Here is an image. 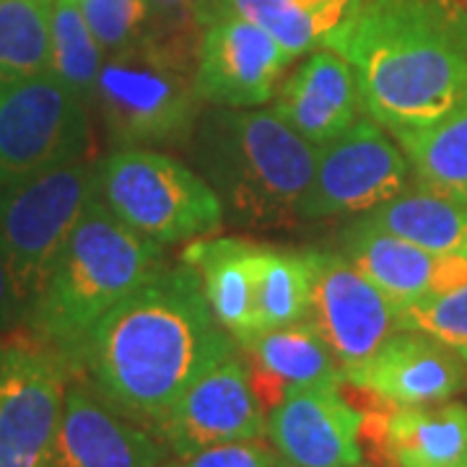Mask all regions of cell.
I'll return each instance as SVG.
<instances>
[{
	"label": "cell",
	"mask_w": 467,
	"mask_h": 467,
	"mask_svg": "<svg viewBox=\"0 0 467 467\" xmlns=\"http://www.w3.org/2000/svg\"><path fill=\"white\" fill-rule=\"evenodd\" d=\"M236 353L187 263L161 265L97 322L73 361L119 416L156 431L201 374Z\"/></svg>",
	"instance_id": "1"
},
{
	"label": "cell",
	"mask_w": 467,
	"mask_h": 467,
	"mask_svg": "<svg viewBox=\"0 0 467 467\" xmlns=\"http://www.w3.org/2000/svg\"><path fill=\"white\" fill-rule=\"evenodd\" d=\"M353 70L361 109L384 130H420L467 101V55L423 0H367L333 47Z\"/></svg>",
	"instance_id": "2"
},
{
	"label": "cell",
	"mask_w": 467,
	"mask_h": 467,
	"mask_svg": "<svg viewBox=\"0 0 467 467\" xmlns=\"http://www.w3.org/2000/svg\"><path fill=\"white\" fill-rule=\"evenodd\" d=\"M192 159L223 213L250 229H284L299 218L319 146L275 112L213 107L192 130Z\"/></svg>",
	"instance_id": "3"
},
{
	"label": "cell",
	"mask_w": 467,
	"mask_h": 467,
	"mask_svg": "<svg viewBox=\"0 0 467 467\" xmlns=\"http://www.w3.org/2000/svg\"><path fill=\"white\" fill-rule=\"evenodd\" d=\"M161 265V244L119 221L97 190L57 252L24 325L73 367L97 322Z\"/></svg>",
	"instance_id": "4"
},
{
	"label": "cell",
	"mask_w": 467,
	"mask_h": 467,
	"mask_svg": "<svg viewBox=\"0 0 467 467\" xmlns=\"http://www.w3.org/2000/svg\"><path fill=\"white\" fill-rule=\"evenodd\" d=\"M94 101L119 149L184 143L202 104L195 70L180 52L138 42L101 66Z\"/></svg>",
	"instance_id": "5"
},
{
	"label": "cell",
	"mask_w": 467,
	"mask_h": 467,
	"mask_svg": "<svg viewBox=\"0 0 467 467\" xmlns=\"http://www.w3.org/2000/svg\"><path fill=\"white\" fill-rule=\"evenodd\" d=\"M97 190L119 221L161 247L211 236L223 223L216 190L161 150L117 149L99 161Z\"/></svg>",
	"instance_id": "6"
},
{
	"label": "cell",
	"mask_w": 467,
	"mask_h": 467,
	"mask_svg": "<svg viewBox=\"0 0 467 467\" xmlns=\"http://www.w3.org/2000/svg\"><path fill=\"white\" fill-rule=\"evenodd\" d=\"M97 184L99 164L81 159L0 190V244L26 312Z\"/></svg>",
	"instance_id": "7"
},
{
	"label": "cell",
	"mask_w": 467,
	"mask_h": 467,
	"mask_svg": "<svg viewBox=\"0 0 467 467\" xmlns=\"http://www.w3.org/2000/svg\"><path fill=\"white\" fill-rule=\"evenodd\" d=\"M88 143V104L52 70L0 86V187L81 161Z\"/></svg>",
	"instance_id": "8"
},
{
	"label": "cell",
	"mask_w": 467,
	"mask_h": 467,
	"mask_svg": "<svg viewBox=\"0 0 467 467\" xmlns=\"http://www.w3.org/2000/svg\"><path fill=\"white\" fill-rule=\"evenodd\" d=\"M66 358L29 330L0 350V467H55L66 389Z\"/></svg>",
	"instance_id": "9"
},
{
	"label": "cell",
	"mask_w": 467,
	"mask_h": 467,
	"mask_svg": "<svg viewBox=\"0 0 467 467\" xmlns=\"http://www.w3.org/2000/svg\"><path fill=\"white\" fill-rule=\"evenodd\" d=\"M410 164L371 117H358L348 130L319 146L317 167L299 205L301 221L356 216L379 208L408 190Z\"/></svg>",
	"instance_id": "10"
},
{
	"label": "cell",
	"mask_w": 467,
	"mask_h": 467,
	"mask_svg": "<svg viewBox=\"0 0 467 467\" xmlns=\"http://www.w3.org/2000/svg\"><path fill=\"white\" fill-rule=\"evenodd\" d=\"M202 34L198 42L195 88L202 101L226 109H250L275 97L294 55L250 18L198 5Z\"/></svg>",
	"instance_id": "11"
},
{
	"label": "cell",
	"mask_w": 467,
	"mask_h": 467,
	"mask_svg": "<svg viewBox=\"0 0 467 467\" xmlns=\"http://www.w3.org/2000/svg\"><path fill=\"white\" fill-rule=\"evenodd\" d=\"M312 265L309 319L346 374L367 364L398 330V309L343 252L306 250Z\"/></svg>",
	"instance_id": "12"
},
{
	"label": "cell",
	"mask_w": 467,
	"mask_h": 467,
	"mask_svg": "<svg viewBox=\"0 0 467 467\" xmlns=\"http://www.w3.org/2000/svg\"><path fill=\"white\" fill-rule=\"evenodd\" d=\"M171 454L252 441L267 434L265 408L252 387L250 367L232 353L201 374L153 431Z\"/></svg>",
	"instance_id": "13"
},
{
	"label": "cell",
	"mask_w": 467,
	"mask_h": 467,
	"mask_svg": "<svg viewBox=\"0 0 467 467\" xmlns=\"http://www.w3.org/2000/svg\"><path fill=\"white\" fill-rule=\"evenodd\" d=\"M343 384H353L392 408H420L460 395L467 367L441 340L398 327L367 364L346 374Z\"/></svg>",
	"instance_id": "14"
},
{
	"label": "cell",
	"mask_w": 467,
	"mask_h": 467,
	"mask_svg": "<svg viewBox=\"0 0 467 467\" xmlns=\"http://www.w3.org/2000/svg\"><path fill=\"white\" fill-rule=\"evenodd\" d=\"M361 451L371 467H467V405L361 408Z\"/></svg>",
	"instance_id": "15"
},
{
	"label": "cell",
	"mask_w": 467,
	"mask_h": 467,
	"mask_svg": "<svg viewBox=\"0 0 467 467\" xmlns=\"http://www.w3.org/2000/svg\"><path fill=\"white\" fill-rule=\"evenodd\" d=\"M267 436L294 467H350L364 462L361 410L340 387L288 392L267 416Z\"/></svg>",
	"instance_id": "16"
},
{
	"label": "cell",
	"mask_w": 467,
	"mask_h": 467,
	"mask_svg": "<svg viewBox=\"0 0 467 467\" xmlns=\"http://www.w3.org/2000/svg\"><path fill=\"white\" fill-rule=\"evenodd\" d=\"M164 460L159 436L119 416L81 377H70L55 467H161Z\"/></svg>",
	"instance_id": "17"
},
{
	"label": "cell",
	"mask_w": 467,
	"mask_h": 467,
	"mask_svg": "<svg viewBox=\"0 0 467 467\" xmlns=\"http://www.w3.org/2000/svg\"><path fill=\"white\" fill-rule=\"evenodd\" d=\"M343 254L392 301L398 312L467 284V257L434 254L371 226L364 218L343 232Z\"/></svg>",
	"instance_id": "18"
},
{
	"label": "cell",
	"mask_w": 467,
	"mask_h": 467,
	"mask_svg": "<svg viewBox=\"0 0 467 467\" xmlns=\"http://www.w3.org/2000/svg\"><path fill=\"white\" fill-rule=\"evenodd\" d=\"M273 99V112L315 146H325L346 133L364 112L356 76L333 50L312 52Z\"/></svg>",
	"instance_id": "19"
},
{
	"label": "cell",
	"mask_w": 467,
	"mask_h": 467,
	"mask_svg": "<svg viewBox=\"0 0 467 467\" xmlns=\"http://www.w3.org/2000/svg\"><path fill=\"white\" fill-rule=\"evenodd\" d=\"M242 350L257 400L270 410L294 389L343 384V367L312 319L265 330Z\"/></svg>",
	"instance_id": "20"
},
{
	"label": "cell",
	"mask_w": 467,
	"mask_h": 467,
	"mask_svg": "<svg viewBox=\"0 0 467 467\" xmlns=\"http://www.w3.org/2000/svg\"><path fill=\"white\" fill-rule=\"evenodd\" d=\"M252 252L254 242L239 236H201L182 252L184 263L201 278L213 317L242 348L260 335Z\"/></svg>",
	"instance_id": "21"
},
{
	"label": "cell",
	"mask_w": 467,
	"mask_h": 467,
	"mask_svg": "<svg viewBox=\"0 0 467 467\" xmlns=\"http://www.w3.org/2000/svg\"><path fill=\"white\" fill-rule=\"evenodd\" d=\"M198 5L250 18L299 57L315 50H333L364 11L367 0H202Z\"/></svg>",
	"instance_id": "22"
},
{
	"label": "cell",
	"mask_w": 467,
	"mask_h": 467,
	"mask_svg": "<svg viewBox=\"0 0 467 467\" xmlns=\"http://www.w3.org/2000/svg\"><path fill=\"white\" fill-rule=\"evenodd\" d=\"M364 221L434 254L467 257V202L462 201L418 187L368 211Z\"/></svg>",
	"instance_id": "23"
},
{
	"label": "cell",
	"mask_w": 467,
	"mask_h": 467,
	"mask_svg": "<svg viewBox=\"0 0 467 467\" xmlns=\"http://www.w3.org/2000/svg\"><path fill=\"white\" fill-rule=\"evenodd\" d=\"M392 135L418 187L467 202V101L429 128Z\"/></svg>",
	"instance_id": "24"
},
{
	"label": "cell",
	"mask_w": 467,
	"mask_h": 467,
	"mask_svg": "<svg viewBox=\"0 0 467 467\" xmlns=\"http://www.w3.org/2000/svg\"><path fill=\"white\" fill-rule=\"evenodd\" d=\"M254 315L260 333L309 319L312 265L306 250L254 244Z\"/></svg>",
	"instance_id": "25"
},
{
	"label": "cell",
	"mask_w": 467,
	"mask_h": 467,
	"mask_svg": "<svg viewBox=\"0 0 467 467\" xmlns=\"http://www.w3.org/2000/svg\"><path fill=\"white\" fill-rule=\"evenodd\" d=\"M55 0H0V86L50 70Z\"/></svg>",
	"instance_id": "26"
},
{
	"label": "cell",
	"mask_w": 467,
	"mask_h": 467,
	"mask_svg": "<svg viewBox=\"0 0 467 467\" xmlns=\"http://www.w3.org/2000/svg\"><path fill=\"white\" fill-rule=\"evenodd\" d=\"M50 42V70L86 104H91L104 66V50L88 29L78 0L52 3Z\"/></svg>",
	"instance_id": "27"
},
{
	"label": "cell",
	"mask_w": 467,
	"mask_h": 467,
	"mask_svg": "<svg viewBox=\"0 0 467 467\" xmlns=\"http://www.w3.org/2000/svg\"><path fill=\"white\" fill-rule=\"evenodd\" d=\"M398 327L420 330L441 340L467 367V284L457 291L429 296L398 312Z\"/></svg>",
	"instance_id": "28"
},
{
	"label": "cell",
	"mask_w": 467,
	"mask_h": 467,
	"mask_svg": "<svg viewBox=\"0 0 467 467\" xmlns=\"http://www.w3.org/2000/svg\"><path fill=\"white\" fill-rule=\"evenodd\" d=\"M78 3L101 50L112 55L133 47L150 14V0H78Z\"/></svg>",
	"instance_id": "29"
},
{
	"label": "cell",
	"mask_w": 467,
	"mask_h": 467,
	"mask_svg": "<svg viewBox=\"0 0 467 467\" xmlns=\"http://www.w3.org/2000/svg\"><path fill=\"white\" fill-rule=\"evenodd\" d=\"M275 462L278 454L260 439H252L205 447L192 454H174V460H164L161 467H273Z\"/></svg>",
	"instance_id": "30"
},
{
	"label": "cell",
	"mask_w": 467,
	"mask_h": 467,
	"mask_svg": "<svg viewBox=\"0 0 467 467\" xmlns=\"http://www.w3.org/2000/svg\"><path fill=\"white\" fill-rule=\"evenodd\" d=\"M24 319H26V306L18 296L11 267L5 260V250L0 244V335L14 333Z\"/></svg>",
	"instance_id": "31"
},
{
	"label": "cell",
	"mask_w": 467,
	"mask_h": 467,
	"mask_svg": "<svg viewBox=\"0 0 467 467\" xmlns=\"http://www.w3.org/2000/svg\"><path fill=\"white\" fill-rule=\"evenodd\" d=\"M439 26L467 55V0H423Z\"/></svg>",
	"instance_id": "32"
},
{
	"label": "cell",
	"mask_w": 467,
	"mask_h": 467,
	"mask_svg": "<svg viewBox=\"0 0 467 467\" xmlns=\"http://www.w3.org/2000/svg\"><path fill=\"white\" fill-rule=\"evenodd\" d=\"M273 467H294V465H291V462H285L284 457H278V462H275Z\"/></svg>",
	"instance_id": "33"
},
{
	"label": "cell",
	"mask_w": 467,
	"mask_h": 467,
	"mask_svg": "<svg viewBox=\"0 0 467 467\" xmlns=\"http://www.w3.org/2000/svg\"><path fill=\"white\" fill-rule=\"evenodd\" d=\"M3 343H5V337H3V335H0V350H3Z\"/></svg>",
	"instance_id": "34"
},
{
	"label": "cell",
	"mask_w": 467,
	"mask_h": 467,
	"mask_svg": "<svg viewBox=\"0 0 467 467\" xmlns=\"http://www.w3.org/2000/svg\"><path fill=\"white\" fill-rule=\"evenodd\" d=\"M350 467H364V465H350Z\"/></svg>",
	"instance_id": "35"
},
{
	"label": "cell",
	"mask_w": 467,
	"mask_h": 467,
	"mask_svg": "<svg viewBox=\"0 0 467 467\" xmlns=\"http://www.w3.org/2000/svg\"><path fill=\"white\" fill-rule=\"evenodd\" d=\"M198 3H202V0H198Z\"/></svg>",
	"instance_id": "36"
}]
</instances>
